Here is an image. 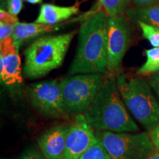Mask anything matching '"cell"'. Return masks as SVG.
Listing matches in <instances>:
<instances>
[{
	"label": "cell",
	"mask_w": 159,
	"mask_h": 159,
	"mask_svg": "<svg viewBox=\"0 0 159 159\" xmlns=\"http://www.w3.org/2000/svg\"><path fill=\"white\" fill-rule=\"evenodd\" d=\"M107 19L106 13L101 11L81 24L76 54L69 69V75L103 74L108 70Z\"/></svg>",
	"instance_id": "cell-1"
},
{
	"label": "cell",
	"mask_w": 159,
	"mask_h": 159,
	"mask_svg": "<svg viewBox=\"0 0 159 159\" xmlns=\"http://www.w3.org/2000/svg\"><path fill=\"white\" fill-rule=\"evenodd\" d=\"M123 102L116 78L111 77L104 81L97 96L84 113L89 124L99 131L134 133L138 125L129 115Z\"/></svg>",
	"instance_id": "cell-2"
},
{
	"label": "cell",
	"mask_w": 159,
	"mask_h": 159,
	"mask_svg": "<svg viewBox=\"0 0 159 159\" xmlns=\"http://www.w3.org/2000/svg\"><path fill=\"white\" fill-rule=\"evenodd\" d=\"M76 32L38 37L25 49L24 76L41 78L62 65Z\"/></svg>",
	"instance_id": "cell-3"
},
{
	"label": "cell",
	"mask_w": 159,
	"mask_h": 159,
	"mask_svg": "<svg viewBox=\"0 0 159 159\" xmlns=\"http://www.w3.org/2000/svg\"><path fill=\"white\" fill-rule=\"evenodd\" d=\"M119 93L125 106L149 132L159 122V103L150 85L139 77L120 74L116 77Z\"/></svg>",
	"instance_id": "cell-4"
},
{
	"label": "cell",
	"mask_w": 159,
	"mask_h": 159,
	"mask_svg": "<svg viewBox=\"0 0 159 159\" xmlns=\"http://www.w3.org/2000/svg\"><path fill=\"white\" fill-rule=\"evenodd\" d=\"M104 83L102 74L69 75L59 81L63 105L69 115L83 114Z\"/></svg>",
	"instance_id": "cell-5"
},
{
	"label": "cell",
	"mask_w": 159,
	"mask_h": 159,
	"mask_svg": "<svg viewBox=\"0 0 159 159\" xmlns=\"http://www.w3.org/2000/svg\"><path fill=\"white\" fill-rule=\"evenodd\" d=\"M96 135L102 141L111 159H148L156 151L147 132L131 134L99 131Z\"/></svg>",
	"instance_id": "cell-6"
},
{
	"label": "cell",
	"mask_w": 159,
	"mask_h": 159,
	"mask_svg": "<svg viewBox=\"0 0 159 159\" xmlns=\"http://www.w3.org/2000/svg\"><path fill=\"white\" fill-rule=\"evenodd\" d=\"M32 107L39 114L52 119H69L66 111L59 81L49 80L33 83L27 89Z\"/></svg>",
	"instance_id": "cell-7"
},
{
	"label": "cell",
	"mask_w": 159,
	"mask_h": 159,
	"mask_svg": "<svg viewBox=\"0 0 159 159\" xmlns=\"http://www.w3.org/2000/svg\"><path fill=\"white\" fill-rule=\"evenodd\" d=\"M130 33L122 16L108 17L106 27L108 70L116 71L122 63L130 43Z\"/></svg>",
	"instance_id": "cell-8"
},
{
	"label": "cell",
	"mask_w": 159,
	"mask_h": 159,
	"mask_svg": "<svg viewBox=\"0 0 159 159\" xmlns=\"http://www.w3.org/2000/svg\"><path fill=\"white\" fill-rule=\"evenodd\" d=\"M96 137L84 114L75 116L74 122L69 125L63 159H79L94 142Z\"/></svg>",
	"instance_id": "cell-9"
},
{
	"label": "cell",
	"mask_w": 159,
	"mask_h": 159,
	"mask_svg": "<svg viewBox=\"0 0 159 159\" xmlns=\"http://www.w3.org/2000/svg\"><path fill=\"white\" fill-rule=\"evenodd\" d=\"M19 47L12 37L0 42V79L7 86H16L23 82Z\"/></svg>",
	"instance_id": "cell-10"
},
{
	"label": "cell",
	"mask_w": 159,
	"mask_h": 159,
	"mask_svg": "<svg viewBox=\"0 0 159 159\" xmlns=\"http://www.w3.org/2000/svg\"><path fill=\"white\" fill-rule=\"evenodd\" d=\"M69 125H57L43 132L38 139L39 148L47 159H63Z\"/></svg>",
	"instance_id": "cell-11"
},
{
	"label": "cell",
	"mask_w": 159,
	"mask_h": 159,
	"mask_svg": "<svg viewBox=\"0 0 159 159\" xmlns=\"http://www.w3.org/2000/svg\"><path fill=\"white\" fill-rule=\"evenodd\" d=\"M79 6H59L50 3L42 4L35 22L48 25H57L79 13Z\"/></svg>",
	"instance_id": "cell-12"
},
{
	"label": "cell",
	"mask_w": 159,
	"mask_h": 159,
	"mask_svg": "<svg viewBox=\"0 0 159 159\" xmlns=\"http://www.w3.org/2000/svg\"><path fill=\"white\" fill-rule=\"evenodd\" d=\"M58 30L59 27L57 25H43L35 21L33 23L19 22L15 26L12 39L16 44L20 47L25 41L39 37L46 33L57 31Z\"/></svg>",
	"instance_id": "cell-13"
},
{
	"label": "cell",
	"mask_w": 159,
	"mask_h": 159,
	"mask_svg": "<svg viewBox=\"0 0 159 159\" xmlns=\"http://www.w3.org/2000/svg\"><path fill=\"white\" fill-rule=\"evenodd\" d=\"M127 16L136 23L142 21L159 28V3L130 9L127 11Z\"/></svg>",
	"instance_id": "cell-14"
},
{
	"label": "cell",
	"mask_w": 159,
	"mask_h": 159,
	"mask_svg": "<svg viewBox=\"0 0 159 159\" xmlns=\"http://www.w3.org/2000/svg\"><path fill=\"white\" fill-rule=\"evenodd\" d=\"M128 0H97L96 7L99 12L104 11L108 17L122 16Z\"/></svg>",
	"instance_id": "cell-15"
},
{
	"label": "cell",
	"mask_w": 159,
	"mask_h": 159,
	"mask_svg": "<svg viewBox=\"0 0 159 159\" xmlns=\"http://www.w3.org/2000/svg\"><path fill=\"white\" fill-rule=\"evenodd\" d=\"M147 61L137 71L139 75H148L159 72V47L145 51Z\"/></svg>",
	"instance_id": "cell-16"
},
{
	"label": "cell",
	"mask_w": 159,
	"mask_h": 159,
	"mask_svg": "<svg viewBox=\"0 0 159 159\" xmlns=\"http://www.w3.org/2000/svg\"><path fill=\"white\" fill-rule=\"evenodd\" d=\"M79 159H111V158L102 141L97 136L94 142Z\"/></svg>",
	"instance_id": "cell-17"
},
{
	"label": "cell",
	"mask_w": 159,
	"mask_h": 159,
	"mask_svg": "<svg viewBox=\"0 0 159 159\" xmlns=\"http://www.w3.org/2000/svg\"><path fill=\"white\" fill-rule=\"evenodd\" d=\"M140 28L142 29V35L144 38L148 40L152 47H159V28L148 24L139 21Z\"/></svg>",
	"instance_id": "cell-18"
},
{
	"label": "cell",
	"mask_w": 159,
	"mask_h": 159,
	"mask_svg": "<svg viewBox=\"0 0 159 159\" xmlns=\"http://www.w3.org/2000/svg\"><path fill=\"white\" fill-rule=\"evenodd\" d=\"M24 0H7L5 2L6 11L13 16H17L23 9Z\"/></svg>",
	"instance_id": "cell-19"
},
{
	"label": "cell",
	"mask_w": 159,
	"mask_h": 159,
	"mask_svg": "<svg viewBox=\"0 0 159 159\" xmlns=\"http://www.w3.org/2000/svg\"><path fill=\"white\" fill-rule=\"evenodd\" d=\"M14 25L0 21V42L12 37L15 28Z\"/></svg>",
	"instance_id": "cell-20"
},
{
	"label": "cell",
	"mask_w": 159,
	"mask_h": 159,
	"mask_svg": "<svg viewBox=\"0 0 159 159\" xmlns=\"http://www.w3.org/2000/svg\"><path fill=\"white\" fill-rule=\"evenodd\" d=\"M39 148H32L28 149L21 155L19 159H47L41 150Z\"/></svg>",
	"instance_id": "cell-21"
},
{
	"label": "cell",
	"mask_w": 159,
	"mask_h": 159,
	"mask_svg": "<svg viewBox=\"0 0 159 159\" xmlns=\"http://www.w3.org/2000/svg\"><path fill=\"white\" fill-rule=\"evenodd\" d=\"M0 21L7 24H12V25H16L19 22L17 16H13L5 9L2 8L0 10Z\"/></svg>",
	"instance_id": "cell-22"
},
{
	"label": "cell",
	"mask_w": 159,
	"mask_h": 159,
	"mask_svg": "<svg viewBox=\"0 0 159 159\" xmlns=\"http://www.w3.org/2000/svg\"><path fill=\"white\" fill-rule=\"evenodd\" d=\"M150 136L157 151H159V122L156 128L150 132Z\"/></svg>",
	"instance_id": "cell-23"
},
{
	"label": "cell",
	"mask_w": 159,
	"mask_h": 159,
	"mask_svg": "<svg viewBox=\"0 0 159 159\" xmlns=\"http://www.w3.org/2000/svg\"><path fill=\"white\" fill-rule=\"evenodd\" d=\"M150 84L159 97V72L156 73L150 79Z\"/></svg>",
	"instance_id": "cell-24"
},
{
	"label": "cell",
	"mask_w": 159,
	"mask_h": 159,
	"mask_svg": "<svg viewBox=\"0 0 159 159\" xmlns=\"http://www.w3.org/2000/svg\"><path fill=\"white\" fill-rule=\"evenodd\" d=\"M136 7H144L159 3V0H132Z\"/></svg>",
	"instance_id": "cell-25"
},
{
	"label": "cell",
	"mask_w": 159,
	"mask_h": 159,
	"mask_svg": "<svg viewBox=\"0 0 159 159\" xmlns=\"http://www.w3.org/2000/svg\"><path fill=\"white\" fill-rule=\"evenodd\" d=\"M26 2L29 4H33V5H35V4H40L42 2V0H24Z\"/></svg>",
	"instance_id": "cell-26"
},
{
	"label": "cell",
	"mask_w": 159,
	"mask_h": 159,
	"mask_svg": "<svg viewBox=\"0 0 159 159\" xmlns=\"http://www.w3.org/2000/svg\"><path fill=\"white\" fill-rule=\"evenodd\" d=\"M148 159H159V151L155 152L152 156H151L150 158H148Z\"/></svg>",
	"instance_id": "cell-27"
},
{
	"label": "cell",
	"mask_w": 159,
	"mask_h": 159,
	"mask_svg": "<svg viewBox=\"0 0 159 159\" xmlns=\"http://www.w3.org/2000/svg\"><path fill=\"white\" fill-rule=\"evenodd\" d=\"M7 1V0H1L2 2H5V3Z\"/></svg>",
	"instance_id": "cell-28"
}]
</instances>
